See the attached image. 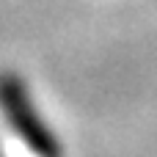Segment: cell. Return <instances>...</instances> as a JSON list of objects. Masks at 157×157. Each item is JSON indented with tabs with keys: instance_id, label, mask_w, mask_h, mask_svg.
Wrapping results in <instances>:
<instances>
[{
	"instance_id": "1",
	"label": "cell",
	"mask_w": 157,
	"mask_h": 157,
	"mask_svg": "<svg viewBox=\"0 0 157 157\" xmlns=\"http://www.w3.org/2000/svg\"><path fill=\"white\" fill-rule=\"evenodd\" d=\"M0 110L8 127L28 144L30 152H36L39 157H61L58 138L47 130L36 105L30 102L28 88L17 75H0Z\"/></svg>"
}]
</instances>
